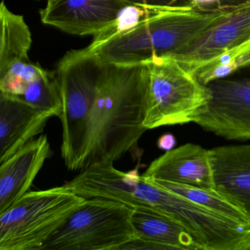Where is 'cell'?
I'll use <instances>...</instances> for the list:
<instances>
[{"instance_id": "obj_1", "label": "cell", "mask_w": 250, "mask_h": 250, "mask_svg": "<svg viewBox=\"0 0 250 250\" xmlns=\"http://www.w3.org/2000/svg\"><path fill=\"white\" fill-rule=\"evenodd\" d=\"M147 85L146 62L104 63L90 116L82 170L96 164H114L129 152L141 156L138 142L147 130L143 125Z\"/></svg>"}, {"instance_id": "obj_2", "label": "cell", "mask_w": 250, "mask_h": 250, "mask_svg": "<svg viewBox=\"0 0 250 250\" xmlns=\"http://www.w3.org/2000/svg\"><path fill=\"white\" fill-rule=\"evenodd\" d=\"M222 14L153 11L130 28L88 47L104 63L133 65L153 58L174 57Z\"/></svg>"}, {"instance_id": "obj_3", "label": "cell", "mask_w": 250, "mask_h": 250, "mask_svg": "<svg viewBox=\"0 0 250 250\" xmlns=\"http://www.w3.org/2000/svg\"><path fill=\"white\" fill-rule=\"evenodd\" d=\"M104 63L87 46L67 52L57 75L62 98L61 156L69 170H82L90 116Z\"/></svg>"}, {"instance_id": "obj_4", "label": "cell", "mask_w": 250, "mask_h": 250, "mask_svg": "<svg viewBox=\"0 0 250 250\" xmlns=\"http://www.w3.org/2000/svg\"><path fill=\"white\" fill-rule=\"evenodd\" d=\"M147 94L143 125L147 130L194 122L211 93L178 61L171 57L146 61Z\"/></svg>"}, {"instance_id": "obj_5", "label": "cell", "mask_w": 250, "mask_h": 250, "mask_svg": "<svg viewBox=\"0 0 250 250\" xmlns=\"http://www.w3.org/2000/svg\"><path fill=\"white\" fill-rule=\"evenodd\" d=\"M85 200L62 185L28 191L0 213V250H40Z\"/></svg>"}, {"instance_id": "obj_6", "label": "cell", "mask_w": 250, "mask_h": 250, "mask_svg": "<svg viewBox=\"0 0 250 250\" xmlns=\"http://www.w3.org/2000/svg\"><path fill=\"white\" fill-rule=\"evenodd\" d=\"M133 208L110 200L87 199L40 250H119L136 237Z\"/></svg>"}, {"instance_id": "obj_7", "label": "cell", "mask_w": 250, "mask_h": 250, "mask_svg": "<svg viewBox=\"0 0 250 250\" xmlns=\"http://www.w3.org/2000/svg\"><path fill=\"white\" fill-rule=\"evenodd\" d=\"M206 86L211 98L194 124L226 140H250V61Z\"/></svg>"}, {"instance_id": "obj_8", "label": "cell", "mask_w": 250, "mask_h": 250, "mask_svg": "<svg viewBox=\"0 0 250 250\" xmlns=\"http://www.w3.org/2000/svg\"><path fill=\"white\" fill-rule=\"evenodd\" d=\"M250 42V1L215 20L196 40L172 58L187 71Z\"/></svg>"}, {"instance_id": "obj_9", "label": "cell", "mask_w": 250, "mask_h": 250, "mask_svg": "<svg viewBox=\"0 0 250 250\" xmlns=\"http://www.w3.org/2000/svg\"><path fill=\"white\" fill-rule=\"evenodd\" d=\"M128 5L125 0H47L40 17L43 24L68 34L95 36Z\"/></svg>"}, {"instance_id": "obj_10", "label": "cell", "mask_w": 250, "mask_h": 250, "mask_svg": "<svg viewBox=\"0 0 250 250\" xmlns=\"http://www.w3.org/2000/svg\"><path fill=\"white\" fill-rule=\"evenodd\" d=\"M52 156L47 136L35 137L0 164V213L8 210L26 193Z\"/></svg>"}, {"instance_id": "obj_11", "label": "cell", "mask_w": 250, "mask_h": 250, "mask_svg": "<svg viewBox=\"0 0 250 250\" xmlns=\"http://www.w3.org/2000/svg\"><path fill=\"white\" fill-rule=\"evenodd\" d=\"M145 178L191 187L215 188L210 150L187 143L153 160Z\"/></svg>"}, {"instance_id": "obj_12", "label": "cell", "mask_w": 250, "mask_h": 250, "mask_svg": "<svg viewBox=\"0 0 250 250\" xmlns=\"http://www.w3.org/2000/svg\"><path fill=\"white\" fill-rule=\"evenodd\" d=\"M215 189L241 209L250 222V145L210 150Z\"/></svg>"}, {"instance_id": "obj_13", "label": "cell", "mask_w": 250, "mask_h": 250, "mask_svg": "<svg viewBox=\"0 0 250 250\" xmlns=\"http://www.w3.org/2000/svg\"><path fill=\"white\" fill-rule=\"evenodd\" d=\"M53 115L0 93V164L42 132Z\"/></svg>"}, {"instance_id": "obj_14", "label": "cell", "mask_w": 250, "mask_h": 250, "mask_svg": "<svg viewBox=\"0 0 250 250\" xmlns=\"http://www.w3.org/2000/svg\"><path fill=\"white\" fill-rule=\"evenodd\" d=\"M131 221L136 237L153 244L156 250H200L182 225L157 209L135 208Z\"/></svg>"}, {"instance_id": "obj_15", "label": "cell", "mask_w": 250, "mask_h": 250, "mask_svg": "<svg viewBox=\"0 0 250 250\" xmlns=\"http://www.w3.org/2000/svg\"><path fill=\"white\" fill-rule=\"evenodd\" d=\"M0 74L20 61H30L32 34L24 17L0 5Z\"/></svg>"}, {"instance_id": "obj_16", "label": "cell", "mask_w": 250, "mask_h": 250, "mask_svg": "<svg viewBox=\"0 0 250 250\" xmlns=\"http://www.w3.org/2000/svg\"><path fill=\"white\" fill-rule=\"evenodd\" d=\"M145 178L158 187L182 196L193 203L209 209L240 226L250 228V219L247 215L215 188L191 187L152 178Z\"/></svg>"}, {"instance_id": "obj_17", "label": "cell", "mask_w": 250, "mask_h": 250, "mask_svg": "<svg viewBox=\"0 0 250 250\" xmlns=\"http://www.w3.org/2000/svg\"><path fill=\"white\" fill-rule=\"evenodd\" d=\"M18 98L53 117L60 118L62 115V93L56 72L43 69Z\"/></svg>"}, {"instance_id": "obj_18", "label": "cell", "mask_w": 250, "mask_h": 250, "mask_svg": "<svg viewBox=\"0 0 250 250\" xmlns=\"http://www.w3.org/2000/svg\"><path fill=\"white\" fill-rule=\"evenodd\" d=\"M250 0H143V6L156 12L223 14Z\"/></svg>"}, {"instance_id": "obj_19", "label": "cell", "mask_w": 250, "mask_h": 250, "mask_svg": "<svg viewBox=\"0 0 250 250\" xmlns=\"http://www.w3.org/2000/svg\"><path fill=\"white\" fill-rule=\"evenodd\" d=\"M250 61V42L216 57L190 73L207 85L210 82L227 77Z\"/></svg>"}, {"instance_id": "obj_20", "label": "cell", "mask_w": 250, "mask_h": 250, "mask_svg": "<svg viewBox=\"0 0 250 250\" xmlns=\"http://www.w3.org/2000/svg\"><path fill=\"white\" fill-rule=\"evenodd\" d=\"M43 70L30 61L16 62L0 74V92L16 97L21 96L29 83L37 78Z\"/></svg>"}, {"instance_id": "obj_21", "label": "cell", "mask_w": 250, "mask_h": 250, "mask_svg": "<svg viewBox=\"0 0 250 250\" xmlns=\"http://www.w3.org/2000/svg\"><path fill=\"white\" fill-rule=\"evenodd\" d=\"M176 138L171 133L162 134L157 140L158 148L165 152L169 151L175 148L176 146Z\"/></svg>"}, {"instance_id": "obj_22", "label": "cell", "mask_w": 250, "mask_h": 250, "mask_svg": "<svg viewBox=\"0 0 250 250\" xmlns=\"http://www.w3.org/2000/svg\"><path fill=\"white\" fill-rule=\"evenodd\" d=\"M125 1H126V2H128V3L133 4L134 3V2L137 1V0H125Z\"/></svg>"}]
</instances>
